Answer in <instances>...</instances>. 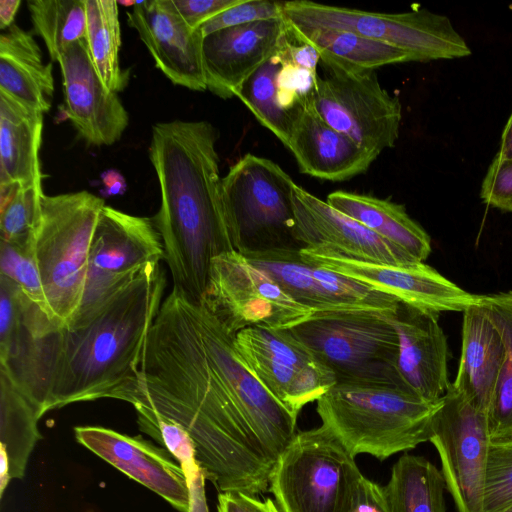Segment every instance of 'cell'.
Segmentation results:
<instances>
[{"label":"cell","mask_w":512,"mask_h":512,"mask_svg":"<svg viewBox=\"0 0 512 512\" xmlns=\"http://www.w3.org/2000/svg\"><path fill=\"white\" fill-rule=\"evenodd\" d=\"M41 416L28 398L0 371V444L10 461L12 479H22L30 455L41 439Z\"/></svg>","instance_id":"1f68e13d"},{"label":"cell","mask_w":512,"mask_h":512,"mask_svg":"<svg viewBox=\"0 0 512 512\" xmlns=\"http://www.w3.org/2000/svg\"><path fill=\"white\" fill-rule=\"evenodd\" d=\"M393 385L336 383L317 400L326 428L352 456L379 460L429 441L440 405Z\"/></svg>","instance_id":"277c9868"},{"label":"cell","mask_w":512,"mask_h":512,"mask_svg":"<svg viewBox=\"0 0 512 512\" xmlns=\"http://www.w3.org/2000/svg\"><path fill=\"white\" fill-rule=\"evenodd\" d=\"M350 512H390L383 487L363 475L357 484Z\"/></svg>","instance_id":"ee69618b"},{"label":"cell","mask_w":512,"mask_h":512,"mask_svg":"<svg viewBox=\"0 0 512 512\" xmlns=\"http://www.w3.org/2000/svg\"><path fill=\"white\" fill-rule=\"evenodd\" d=\"M288 32L284 17L252 22L204 36L207 89L222 99L237 96L246 80L280 48Z\"/></svg>","instance_id":"7402d4cb"},{"label":"cell","mask_w":512,"mask_h":512,"mask_svg":"<svg viewBox=\"0 0 512 512\" xmlns=\"http://www.w3.org/2000/svg\"><path fill=\"white\" fill-rule=\"evenodd\" d=\"M233 341L255 377L296 418L336 384L334 373L289 329L250 327Z\"/></svg>","instance_id":"2e32d148"},{"label":"cell","mask_w":512,"mask_h":512,"mask_svg":"<svg viewBox=\"0 0 512 512\" xmlns=\"http://www.w3.org/2000/svg\"><path fill=\"white\" fill-rule=\"evenodd\" d=\"M289 150L303 174L327 181H345L368 170L376 157L330 126L312 98L295 112Z\"/></svg>","instance_id":"d4e9b609"},{"label":"cell","mask_w":512,"mask_h":512,"mask_svg":"<svg viewBox=\"0 0 512 512\" xmlns=\"http://www.w3.org/2000/svg\"><path fill=\"white\" fill-rule=\"evenodd\" d=\"M287 25L295 41L314 46L321 59L347 68L375 70L385 65L414 62V58L401 49L349 31Z\"/></svg>","instance_id":"f546056e"},{"label":"cell","mask_w":512,"mask_h":512,"mask_svg":"<svg viewBox=\"0 0 512 512\" xmlns=\"http://www.w3.org/2000/svg\"><path fill=\"white\" fill-rule=\"evenodd\" d=\"M104 191L107 195L123 193L126 183L122 175L114 170H109L102 175Z\"/></svg>","instance_id":"bcb514c9"},{"label":"cell","mask_w":512,"mask_h":512,"mask_svg":"<svg viewBox=\"0 0 512 512\" xmlns=\"http://www.w3.org/2000/svg\"><path fill=\"white\" fill-rule=\"evenodd\" d=\"M285 59L294 66L316 75L321 61L320 52L312 45L295 41L289 32L282 45Z\"/></svg>","instance_id":"f6af8a7d"},{"label":"cell","mask_w":512,"mask_h":512,"mask_svg":"<svg viewBox=\"0 0 512 512\" xmlns=\"http://www.w3.org/2000/svg\"><path fill=\"white\" fill-rule=\"evenodd\" d=\"M134 407L183 427L206 480L220 492L269 490L276 460L235 408L214 375L189 300L173 287L147 337Z\"/></svg>","instance_id":"6da1fadb"},{"label":"cell","mask_w":512,"mask_h":512,"mask_svg":"<svg viewBox=\"0 0 512 512\" xmlns=\"http://www.w3.org/2000/svg\"><path fill=\"white\" fill-rule=\"evenodd\" d=\"M512 505V442L490 443L484 512H500Z\"/></svg>","instance_id":"f35d334b"},{"label":"cell","mask_w":512,"mask_h":512,"mask_svg":"<svg viewBox=\"0 0 512 512\" xmlns=\"http://www.w3.org/2000/svg\"><path fill=\"white\" fill-rule=\"evenodd\" d=\"M42 185L0 184L1 241L19 247L34 245L41 218Z\"/></svg>","instance_id":"8d00e7d4"},{"label":"cell","mask_w":512,"mask_h":512,"mask_svg":"<svg viewBox=\"0 0 512 512\" xmlns=\"http://www.w3.org/2000/svg\"><path fill=\"white\" fill-rule=\"evenodd\" d=\"M293 205L297 239L303 248L322 247L353 259L384 264L419 263L298 184L294 185Z\"/></svg>","instance_id":"cb8c5ba5"},{"label":"cell","mask_w":512,"mask_h":512,"mask_svg":"<svg viewBox=\"0 0 512 512\" xmlns=\"http://www.w3.org/2000/svg\"><path fill=\"white\" fill-rule=\"evenodd\" d=\"M217 510L218 512H281L271 498L260 500L242 492H220Z\"/></svg>","instance_id":"7bdbcfd3"},{"label":"cell","mask_w":512,"mask_h":512,"mask_svg":"<svg viewBox=\"0 0 512 512\" xmlns=\"http://www.w3.org/2000/svg\"><path fill=\"white\" fill-rule=\"evenodd\" d=\"M64 111L89 145H112L123 135L129 115L118 93L106 88L91 59L86 39L72 44L58 61Z\"/></svg>","instance_id":"d6986e66"},{"label":"cell","mask_w":512,"mask_h":512,"mask_svg":"<svg viewBox=\"0 0 512 512\" xmlns=\"http://www.w3.org/2000/svg\"><path fill=\"white\" fill-rule=\"evenodd\" d=\"M199 304L233 337L250 327L290 329L315 313L236 251L213 258Z\"/></svg>","instance_id":"7c38bea8"},{"label":"cell","mask_w":512,"mask_h":512,"mask_svg":"<svg viewBox=\"0 0 512 512\" xmlns=\"http://www.w3.org/2000/svg\"><path fill=\"white\" fill-rule=\"evenodd\" d=\"M326 202L418 262H424L431 253L430 236L408 215L402 204L343 190L330 193Z\"/></svg>","instance_id":"f1b7e54d"},{"label":"cell","mask_w":512,"mask_h":512,"mask_svg":"<svg viewBox=\"0 0 512 512\" xmlns=\"http://www.w3.org/2000/svg\"><path fill=\"white\" fill-rule=\"evenodd\" d=\"M165 286L160 264L149 265L98 308L64 327L51 410L106 398L136 403L142 356Z\"/></svg>","instance_id":"3957f363"},{"label":"cell","mask_w":512,"mask_h":512,"mask_svg":"<svg viewBox=\"0 0 512 512\" xmlns=\"http://www.w3.org/2000/svg\"><path fill=\"white\" fill-rule=\"evenodd\" d=\"M104 206L102 198L87 191L43 195L34 255L47 312L62 326L81 306L91 241Z\"/></svg>","instance_id":"5b68a950"},{"label":"cell","mask_w":512,"mask_h":512,"mask_svg":"<svg viewBox=\"0 0 512 512\" xmlns=\"http://www.w3.org/2000/svg\"><path fill=\"white\" fill-rule=\"evenodd\" d=\"M300 255L312 265L432 313L464 312L481 302V295L463 290L424 262L392 265L362 261L322 247H304Z\"/></svg>","instance_id":"e0dca14e"},{"label":"cell","mask_w":512,"mask_h":512,"mask_svg":"<svg viewBox=\"0 0 512 512\" xmlns=\"http://www.w3.org/2000/svg\"><path fill=\"white\" fill-rule=\"evenodd\" d=\"M442 472L422 456L404 454L383 487L390 512H445Z\"/></svg>","instance_id":"4dcf8cb0"},{"label":"cell","mask_w":512,"mask_h":512,"mask_svg":"<svg viewBox=\"0 0 512 512\" xmlns=\"http://www.w3.org/2000/svg\"><path fill=\"white\" fill-rule=\"evenodd\" d=\"M499 144L495 157L502 160L512 159V113L504 126Z\"/></svg>","instance_id":"c3c4849f"},{"label":"cell","mask_w":512,"mask_h":512,"mask_svg":"<svg viewBox=\"0 0 512 512\" xmlns=\"http://www.w3.org/2000/svg\"><path fill=\"white\" fill-rule=\"evenodd\" d=\"M481 307L499 330L505 362L487 412L490 443L512 442V291L481 295Z\"/></svg>","instance_id":"836d02e7"},{"label":"cell","mask_w":512,"mask_h":512,"mask_svg":"<svg viewBox=\"0 0 512 512\" xmlns=\"http://www.w3.org/2000/svg\"><path fill=\"white\" fill-rule=\"evenodd\" d=\"M34 32L45 43L52 61H59L74 43L86 39L85 0H29Z\"/></svg>","instance_id":"d590c367"},{"label":"cell","mask_w":512,"mask_h":512,"mask_svg":"<svg viewBox=\"0 0 512 512\" xmlns=\"http://www.w3.org/2000/svg\"><path fill=\"white\" fill-rule=\"evenodd\" d=\"M127 22L138 32L156 67L174 85L207 90L201 28L189 26L173 0L136 1L127 12Z\"/></svg>","instance_id":"44dd1931"},{"label":"cell","mask_w":512,"mask_h":512,"mask_svg":"<svg viewBox=\"0 0 512 512\" xmlns=\"http://www.w3.org/2000/svg\"><path fill=\"white\" fill-rule=\"evenodd\" d=\"M391 313H314L289 330L334 373L336 383L401 388L396 368L399 342Z\"/></svg>","instance_id":"52a82bcc"},{"label":"cell","mask_w":512,"mask_h":512,"mask_svg":"<svg viewBox=\"0 0 512 512\" xmlns=\"http://www.w3.org/2000/svg\"><path fill=\"white\" fill-rule=\"evenodd\" d=\"M282 10L290 25L349 31L401 49L416 62L471 54L450 19L427 9L379 13L299 0L282 2Z\"/></svg>","instance_id":"30bf717a"},{"label":"cell","mask_w":512,"mask_h":512,"mask_svg":"<svg viewBox=\"0 0 512 512\" xmlns=\"http://www.w3.org/2000/svg\"><path fill=\"white\" fill-rule=\"evenodd\" d=\"M482 201L502 212H512V159L493 158L483 178Z\"/></svg>","instance_id":"60d3db41"},{"label":"cell","mask_w":512,"mask_h":512,"mask_svg":"<svg viewBox=\"0 0 512 512\" xmlns=\"http://www.w3.org/2000/svg\"><path fill=\"white\" fill-rule=\"evenodd\" d=\"M283 17L282 2L268 0H240L222 11L200 28L203 36L215 31L257 21Z\"/></svg>","instance_id":"ab89813d"},{"label":"cell","mask_w":512,"mask_h":512,"mask_svg":"<svg viewBox=\"0 0 512 512\" xmlns=\"http://www.w3.org/2000/svg\"><path fill=\"white\" fill-rule=\"evenodd\" d=\"M51 63L32 35L13 24L0 36V92L42 114L51 108L54 79Z\"/></svg>","instance_id":"4316f807"},{"label":"cell","mask_w":512,"mask_h":512,"mask_svg":"<svg viewBox=\"0 0 512 512\" xmlns=\"http://www.w3.org/2000/svg\"><path fill=\"white\" fill-rule=\"evenodd\" d=\"M266 272L296 302L315 313L340 311L394 312L398 300L356 280L308 263L300 250L242 254Z\"/></svg>","instance_id":"ac0fdd59"},{"label":"cell","mask_w":512,"mask_h":512,"mask_svg":"<svg viewBox=\"0 0 512 512\" xmlns=\"http://www.w3.org/2000/svg\"><path fill=\"white\" fill-rule=\"evenodd\" d=\"M362 476L355 457L321 425L295 434L273 467L269 491L281 512H350Z\"/></svg>","instance_id":"ba28073f"},{"label":"cell","mask_w":512,"mask_h":512,"mask_svg":"<svg viewBox=\"0 0 512 512\" xmlns=\"http://www.w3.org/2000/svg\"><path fill=\"white\" fill-rule=\"evenodd\" d=\"M445 485L458 512H484L489 450L487 415L450 384L431 423Z\"/></svg>","instance_id":"9a60e30c"},{"label":"cell","mask_w":512,"mask_h":512,"mask_svg":"<svg viewBox=\"0 0 512 512\" xmlns=\"http://www.w3.org/2000/svg\"><path fill=\"white\" fill-rule=\"evenodd\" d=\"M64 327L0 276V371L42 417L51 410L59 374Z\"/></svg>","instance_id":"9c48e42d"},{"label":"cell","mask_w":512,"mask_h":512,"mask_svg":"<svg viewBox=\"0 0 512 512\" xmlns=\"http://www.w3.org/2000/svg\"><path fill=\"white\" fill-rule=\"evenodd\" d=\"M217 134L207 121L156 123L149 156L161 204L154 217L164 259L178 288L199 304L214 257L235 251L222 198Z\"/></svg>","instance_id":"7a4b0ae2"},{"label":"cell","mask_w":512,"mask_h":512,"mask_svg":"<svg viewBox=\"0 0 512 512\" xmlns=\"http://www.w3.org/2000/svg\"><path fill=\"white\" fill-rule=\"evenodd\" d=\"M439 314L398 302L391 322L398 335L397 374L402 389L428 402L447 392L448 345Z\"/></svg>","instance_id":"603a6c76"},{"label":"cell","mask_w":512,"mask_h":512,"mask_svg":"<svg viewBox=\"0 0 512 512\" xmlns=\"http://www.w3.org/2000/svg\"><path fill=\"white\" fill-rule=\"evenodd\" d=\"M209 365L231 402L277 461L296 434L297 418L255 377L231 336L201 304L189 301Z\"/></svg>","instance_id":"4fadbf2b"},{"label":"cell","mask_w":512,"mask_h":512,"mask_svg":"<svg viewBox=\"0 0 512 512\" xmlns=\"http://www.w3.org/2000/svg\"><path fill=\"white\" fill-rule=\"evenodd\" d=\"M78 443L131 479L165 499L179 512H189L186 477L179 463L164 448L141 436L122 434L102 426H76Z\"/></svg>","instance_id":"ffe728a7"},{"label":"cell","mask_w":512,"mask_h":512,"mask_svg":"<svg viewBox=\"0 0 512 512\" xmlns=\"http://www.w3.org/2000/svg\"><path fill=\"white\" fill-rule=\"evenodd\" d=\"M86 42L96 71L106 88L122 91L128 84L129 72L120 66L121 27L118 2L85 0Z\"/></svg>","instance_id":"d6a6232c"},{"label":"cell","mask_w":512,"mask_h":512,"mask_svg":"<svg viewBox=\"0 0 512 512\" xmlns=\"http://www.w3.org/2000/svg\"><path fill=\"white\" fill-rule=\"evenodd\" d=\"M11 477L10 461L4 445L0 444V498L8 487Z\"/></svg>","instance_id":"681fc988"},{"label":"cell","mask_w":512,"mask_h":512,"mask_svg":"<svg viewBox=\"0 0 512 512\" xmlns=\"http://www.w3.org/2000/svg\"><path fill=\"white\" fill-rule=\"evenodd\" d=\"M239 2L240 0H173L182 18L195 29Z\"/></svg>","instance_id":"b9f144b4"},{"label":"cell","mask_w":512,"mask_h":512,"mask_svg":"<svg viewBox=\"0 0 512 512\" xmlns=\"http://www.w3.org/2000/svg\"><path fill=\"white\" fill-rule=\"evenodd\" d=\"M505 358L503 338L480 303L467 308L463 312L458 373L451 384L486 415Z\"/></svg>","instance_id":"484cf974"},{"label":"cell","mask_w":512,"mask_h":512,"mask_svg":"<svg viewBox=\"0 0 512 512\" xmlns=\"http://www.w3.org/2000/svg\"><path fill=\"white\" fill-rule=\"evenodd\" d=\"M500 512H512V505L510 507L500 511Z\"/></svg>","instance_id":"f907efd6"},{"label":"cell","mask_w":512,"mask_h":512,"mask_svg":"<svg viewBox=\"0 0 512 512\" xmlns=\"http://www.w3.org/2000/svg\"><path fill=\"white\" fill-rule=\"evenodd\" d=\"M282 66L281 44L278 51L246 80L236 97L262 126L288 147L293 115L283 109L279 102L278 76Z\"/></svg>","instance_id":"e575fe53"},{"label":"cell","mask_w":512,"mask_h":512,"mask_svg":"<svg viewBox=\"0 0 512 512\" xmlns=\"http://www.w3.org/2000/svg\"><path fill=\"white\" fill-rule=\"evenodd\" d=\"M43 114L0 92V184L42 185Z\"/></svg>","instance_id":"83f0119b"},{"label":"cell","mask_w":512,"mask_h":512,"mask_svg":"<svg viewBox=\"0 0 512 512\" xmlns=\"http://www.w3.org/2000/svg\"><path fill=\"white\" fill-rule=\"evenodd\" d=\"M21 4L20 0H0V28H10Z\"/></svg>","instance_id":"7dc6e473"},{"label":"cell","mask_w":512,"mask_h":512,"mask_svg":"<svg viewBox=\"0 0 512 512\" xmlns=\"http://www.w3.org/2000/svg\"><path fill=\"white\" fill-rule=\"evenodd\" d=\"M0 270V276L15 283L31 301L48 314L34 245L19 247L1 241Z\"/></svg>","instance_id":"74e56055"},{"label":"cell","mask_w":512,"mask_h":512,"mask_svg":"<svg viewBox=\"0 0 512 512\" xmlns=\"http://www.w3.org/2000/svg\"><path fill=\"white\" fill-rule=\"evenodd\" d=\"M313 104L320 116L376 158L395 146L402 107L384 89L375 70H357L321 59Z\"/></svg>","instance_id":"8fae6325"},{"label":"cell","mask_w":512,"mask_h":512,"mask_svg":"<svg viewBox=\"0 0 512 512\" xmlns=\"http://www.w3.org/2000/svg\"><path fill=\"white\" fill-rule=\"evenodd\" d=\"M295 184L277 163L251 153L230 167L222 178V198L236 252L303 248L297 239Z\"/></svg>","instance_id":"8992f818"},{"label":"cell","mask_w":512,"mask_h":512,"mask_svg":"<svg viewBox=\"0 0 512 512\" xmlns=\"http://www.w3.org/2000/svg\"><path fill=\"white\" fill-rule=\"evenodd\" d=\"M163 259L153 220L105 205L91 241L82 303L73 319L86 316Z\"/></svg>","instance_id":"5bb4252c"}]
</instances>
